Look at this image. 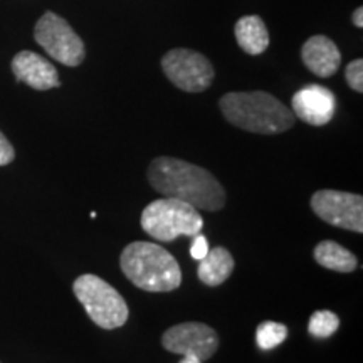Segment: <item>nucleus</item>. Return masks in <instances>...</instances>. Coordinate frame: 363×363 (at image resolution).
Returning <instances> with one entry per match:
<instances>
[{"label": "nucleus", "instance_id": "nucleus-18", "mask_svg": "<svg viewBox=\"0 0 363 363\" xmlns=\"http://www.w3.org/2000/svg\"><path fill=\"white\" fill-rule=\"evenodd\" d=\"M345 78L353 91L363 93V59L348 62V66L345 67Z\"/></svg>", "mask_w": 363, "mask_h": 363}, {"label": "nucleus", "instance_id": "nucleus-10", "mask_svg": "<svg viewBox=\"0 0 363 363\" xmlns=\"http://www.w3.org/2000/svg\"><path fill=\"white\" fill-rule=\"evenodd\" d=\"M337 99L328 88L308 84L291 99L293 115L311 126H325L333 120Z\"/></svg>", "mask_w": 363, "mask_h": 363}, {"label": "nucleus", "instance_id": "nucleus-5", "mask_svg": "<svg viewBox=\"0 0 363 363\" xmlns=\"http://www.w3.org/2000/svg\"><path fill=\"white\" fill-rule=\"evenodd\" d=\"M72 291L93 323H96L99 328L116 330L128 321L130 310L125 298L99 276H79L72 283Z\"/></svg>", "mask_w": 363, "mask_h": 363}, {"label": "nucleus", "instance_id": "nucleus-2", "mask_svg": "<svg viewBox=\"0 0 363 363\" xmlns=\"http://www.w3.org/2000/svg\"><path fill=\"white\" fill-rule=\"evenodd\" d=\"M219 108L230 125L257 135H278L291 130L296 116L291 108L266 91L227 93Z\"/></svg>", "mask_w": 363, "mask_h": 363}, {"label": "nucleus", "instance_id": "nucleus-7", "mask_svg": "<svg viewBox=\"0 0 363 363\" xmlns=\"http://www.w3.org/2000/svg\"><path fill=\"white\" fill-rule=\"evenodd\" d=\"M162 69L172 84L187 93H202L214 81V67L203 54L192 49H172L162 57Z\"/></svg>", "mask_w": 363, "mask_h": 363}, {"label": "nucleus", "instance_id": "nucleus-20", "mask_svg": "<svg viewBox=\"0 0 363 363\" xmlns=\"http://www.w3.org/2000/svg\"><path fill=\"white\" fill-rule=\"evenodd\" d=\"M13 158H16V150H13L12 143L7 140V136L0 131V167H6L9 163H12Z\"/></svg>", "mask_w": 363, "mask_h": 363}, {"label": "nucleus", "instance_id": "nucleus-1", "mask_svg": "<svg viewBox=\"0 0 363 363\" xmlns=\"http://www.w3.org/2000/svg\"><path fill=\"white\" fill-rule=\"evenodd\" d=\"M148 182L158 194L179 199L195 208L217 212L225 206V190L211 172L180 158L158 157L147 172Z\"/></svg>", "mask_w": 363, "mask_h": 363}, {"label": "nucleus", "instance_id": "nucleus-16", "mask_svg": "<svg viewBox=\"0 0 363 363\" xmlns=\"http://www.w3.org/2000/svg\"><path fill=\"white\" fill-rule=\"evenodd\" d=\"M286 338H288V328L278 321H262L256 330L257 347L261 350H272L279 347Z\"/></svg>", "mask_w": 363, "mask_h": 363}, {"label": "nucleus", "instance_id": "nucleus-22", "mask_svg": "<svg viewBox=\"0 0 363 363\" xmlns=\"http://www.w3.org/2000/svg\"><path fill=\"white\" fill-rule=\"evenodd\" d=\"M180 363H202V362L197 360V358H194V357H184Z\"/></svg>", "mask_w": 363, "mask_h": 363}, {"label": "nucleus", "instance_id": "nucleus-13", "mask_svg": "<svg viewBox=\"0 0 363 363\" xmlns=\"http://www.w3.org/2000/svg\"><path fill=\"white\" fill-rule=\"evenodd\" d=\"M234 35L239 48L249 56H259L269 48V33L259 16L240 17L234 26Z\"/></svg>", "mask_w": 363, "mask_h": 363}, {"label": "nucleus", "instance_id": "nucleus-3", "mask_svg": "<svg viewBox=\"0 0 363 363\" xmlns=\"http://www.w3.org/2000/svg\"><path fill=\"white\" fill-rule=\"evenodd\" d=\"M123 274L136 288L150 293L175 291L182 284V271L172 254L155 242L136 240L120 257Z\"/></svg>", "mask_w": 363, "mask_h": 363}, {"label": "nucleus", "instance_id": "nucleus-15", "mask_svg": "<svg viewBox=\"0 0 363 363\" xmlns=\"http://www.w3.org/2000/svg\"><path fill=\"white\" fill-rule=\"evenodd\" d=\"M315 261L326 269L337 271V272H353L357 269L358 261L357 256L347 247L340 246L335 240H321L320 244L313 251Z\"/></svg>", "mask_w": 363, "mask_h": 363}, {"label": "nucleus", "instance_id": "nucleus-17", "mask_svg": "<svg viewBox=\"0 0 363 363\" xmlns=\"http://www.w3.org/2000/svg\"><path fill=\"white\" fill-rule=\"evenodd\" d=\"M340 328V318L330 310L315 311L308 323V331L315 338H330Z\"/></svg>", "mask_w": 363, "mask_h": 363}, {"label": "nucleus", "instance_id": "nucleus-8", "mask_svg": "<svg viewBox=\"0 0 363 363\" xmlns=\"http://www.w3.org/2000/svg\"><path fill=\"white\" fill-rule=\"evenodd\" d=\"M311 211L326 224L363 233V197L342 190H318L311 197Z\"/></svg>", "mask_w": 363, "mask_h": 363}, {"label": "nucleus", "instance_id": "nucleus-6", "mask_svg": "<svg viewBox=\"0 0 363 363\" xmlns=\"http://www.w3.org/2000/svg\"><path fill=\"white\" fill-rule=\"evenodd\" d=\"M34 39L45 52L61 65L76 67L84 61L83 39L74 33L69 22L48 11L34 27Z\"/></svg>", "mask_w": 363, "mask_h": 363}, {"label": "nucleus", "instance_id": "nucleus-11", "mask_svg": "<svg viewBox=\"0 0 363 363\" xmlns=\"http://www.w3.org/2000/svg\"><path fill=\"white\" fill-rule=\"evenodd\" d=\"M12 72L19 83L38 91H48L61 86L56 67L48 59L33 51H21L13 56Z\"/></svg>", "mask_w": 363, "mask_h": 363}, {"label": "nucleus", "instance_id": "nucleus-12", "mask_svg": "<svg viewBox=\"0 0 363 363\" xmlns=\"http://www.w3.org/2000/svg\"><path fill=\"white\" fill-rule=\"evenodd\" d=\"M301 59L318 78H330L342 66L338 45L326 35H313L308 39L301 48Z\"/></svg>", "mask_w": 363, "mask_h": 363}, {"label": "nucleus", "instance_id": "nucleus-4", "mask_svg": "<svg viewBox=\"0 0 363 363\" xmlns=\"http://www.w3.org/2000/svg\"><path fill=\"white\" fill-rule=\"evenodd\" d=\"M140 224L150 238L160 242H172L180 235L194 238L201 234L203 219L199 214V208L190 203L179 199L163 197L150 202L143 208Z\"/></svg>", "mask_w": 363, "mask_h": 363}, {"label": "nucleus", "instance_id": "nucleus-19", "mask_svg": "<svg viewBox=\"0 0 363 363\" xmlns=\"http://www.w3.org/2000/svg\"><path fill=\"white\" fill-rule=\"evenodd\" d=\"M208 249H211V247H208V240H207L206 235H202V234L194 235L192 247H190V256H192L194 259H197V261L203 259V257L207 256Z\"/></svg>", "mask_w": 363, "mask_h": 363}, {"label": "nucleus", "instance_id": "nucleus-21", "mask_svg": "<svg viewBox=\"0 0 363 363\" xmlns=\"http://www.w3.org/2000/svg\"><path fill=\"white\" fill-rule=\"evenodd\" d=\"M352 21H353V24H355V27H358V29H362V27H363V9L362 7H358L357 11L353 12Z\"/></svg>", "mask_w": 363, "mask_h": 363}, {"label": "nucleus", "instance_id": "nucleus-9", "mask_svg": "<svg viewBox=\"0 0 363 363\" xmlns=\"http://www.w3.org/2000/svg\"><path fill=\"white\" fill-rule=\"evenodd\" d=\"M162 345L167 352L182 357L208 360L219 350V335L214 328L199 321H187L172 326L163 333Z\"/></svg>", "mask_w": 363, "mask_h": 363}, {"label": "nucleus", "instance_id": "nucleus-14", "mask_svg": "<svg viewBox=\"0 0 363 363\" xmlns=\"http://www.w3.org/2000/svg\"><path fill=\"white\" fill-rule=\"evenodd\" d=\"M234 257L225 247L208 249L207 256L199 262L197 276L203 284L220 286L234 272Z\"/></svg>", "mask_w": 363, "mask_h": 363}]
</instances>
